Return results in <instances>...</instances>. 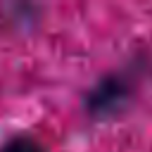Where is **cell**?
Listing matches in <instances>:
<instances>
[{
  "label": "cell",
  "mask_w": 152,
  "mask_h": 152,
  "mask_svg": "<svg viewBox=\"0 0 152 152\" xmlns=\"http://www.w3.org/2000/svg\"><path fill=\"white\" fill-rule=\"evenodd\" d=\"M0 152H48V147L31 133H12L0 142Z\"/></svg>",
  "instance_id": "7a4b0ae2"
},
{
  "label": "cell",
  "mask_w": 152,
  "mask_h": 152,
  "mask_svg": "<svg viewBox=\"0 0 152 152\" xmlns=\"http://www.w3.org/2000/svg\"><path fill=\"white\" fill-rule=\"evenodd\" d=\"M128 88H126V78L121 81L119 76L109 74L104 78H100L86 95V109L90 116H104L107 112L116 109L128 95Z\"/></svg>",
  "instance_id": "6da1fadb"
}]
</instances>
